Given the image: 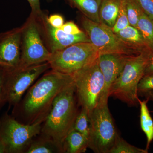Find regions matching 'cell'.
<instances>
[{"mask_svg":"<svg viewBox=\"0 0 153 153\" xmlns=\"http://www.w3.org/2000/svg\"><path fill=\"white\" fill-rule=\"evenodd\" d=\"M74 82L72 74L51 69L29 88L22 102L16 106L27 124L43 123L51 110L55 98Z\"/></svg>","mask_w":153,"mask_h":153,"instance_id":"6da1fadb","label":"cell"},{"mask_svg":"<svg viewBox=\"0 0 153 153\" xmlns=\"http://www.w3.org/2000/svg\"><path fill=\"white\" fill-rule=\"evenodd\" d=\"M76 97V88L73 82L57 96L42 124L41 134L53 140L63 152L64 140L73 128L78 114Z\"/></svg>","mask_w":153,"mask_h":153,"instance_id":"7a4b0ae2","label":"cell"},{"mask_svg":"<svg viewBox=\"0 0 153 153\" xmlns=\"http://www.w3.org/2000/svg\"><path fill=\"white\" fill-rule=\"evenodd\" d=\"M146 64L145 53L129 55L119 76L110 89L109 95L114 97L129 106L139 104L138 86L144 76Z\"/></svg>","mask_w":153,"mask_h":153,"instance_id":"3957f363","label":"cell"},{"mask_svg":"<svg viewBox=\"0 0 153 153\" xmlns=\"http://www.w3.org/2000/svg\"><path fill=\"white\" fill-rule=\"evenodd\" d=\"M108 103H98L89 112L88 148L94 153H109L118 134Z\"/></svg>","mask_w":153,"mask_h":153,"instance_id":"277c9868","label":"cell"},{"mask_svg":"<svg viewBox=\"0 0 153 153\" xmlns=\"http://www.w3.org/2000/svg\"><path fill=\"white\" fill-rule=\"evenodd\" d=\"M99 56L91 42H80L52 53L48 62L52 70L72 74L93 63Z\"/></svg>","mask_w":153,"mask_h":153,"instance_id":"5b68a950","label":"cell"},{"mask_svg":"<svg viewBox=\"0 0 153 153\" xmlns=\"http://www.w3.org/2000/svg\"><path fill=\"white\" fill-rule=\"evenodd\" d=\"M97 59L72 74L78 103L89 112L98 104L104 87V77Z\"/></svg>","mask_w":153,"mask_h":153,"instance_id":"8992f818","label":"cell"},{"mask_svg":"<svg viewBox=\"0 0 153 153\" xmlns=\"http://www.w3.org/2000/svg\"><path fill=\"white\" fill-rule=\"evenodd\" d=\"M42 123H20L6 113L0 118V138L5 145L7 153H25L34 138L40 134Z\"/></svg>","mask_w":153,"mask_h":153,"instance_id":"52a82bcc","label":"cell"},{"mask_svg":"<svg viewBox=\"0 0 153 153\" xmlns=\"http://www.w3.org/2000/svg\"><path fill=\"white\" fill-rule=\"evenodd\" d=\"M80 22L85 33L100 55L117 53L126 55L139 54L120 40L112 28L96 23L82 16Z\"/></svg>","mask_w":153,"mask_h":153,"instance_id":"ba28073f","label":"cell"},{"mask_svg":"<svg viewBox=\"0 0 153 153\" xmlns=\"http://www.w3.org/2000/svg\"><path fill=\"white\" fill-rule=\"evenodd\" d=\"M22 27V53L19 67L48 62L52 53L42 40L35 16L30 13Z\"/></svg>","mask_w":153,"mask_h":153,"instance_id":"9c48e42d","label":"cell"},{"mask_svg":"<svg viewBox=\"0 0 153 153\" xmlns=\"http://www.w3.org/2000/svg\"><path fill=\"white\" fill-rule=\"evenodd\" d=\"M50 68L48 62L25 67H18L5 72V86L7 102L15 106L23 94L41 74Z\"/></svg>","mask_w":153,"mask_h":153,"instance_id":"30bf717a","label":"cell"},{"mask_svg":"<svg viewBox=\"0 0 153 153\" xmlns=\"http://www.w3.org/2000/svg\"><path fill=\"white\" fill-rule=\"evenodd\" d=\"M48 16L47 13L43 10L35 16L42 40L51 53L76 43L91 42L85 32H82L78 35H69L64 33L60 28L52 27L47 21Z\"/></svg>","mask_w":153,"mask_h":153,"instance_id":"8fae6325","label":"cell"},{"mask_svg":"<svg viewBox=\"0 0 153 153\" xmlns=\"http://www.w3.org/2000/svg\"><path fill=\"white\" fill-rule=\"evenodd\" d=\"M22 33L21 26L0 34V69L9 72L19 67Z\"/></svg>","mask_w":153,"mask_h":153,"instance_id":"7c38bea8","label":"cell"},{"mask_svg":"<svg viewBox=\"0 0 153 153\" xmlns=\"http://www.w3.org/2000/svg\"><path fill=\"white\" fill-rule=\"evenodd\" d=\"M128 56L117 53L101 54L99 56L98 65L104 77L105 84L98 103L108 102L110 89L122 71Z\"/></svg>","mask_w":153,"mask_h":153,"instance_id":"4fadbf2b","label":"cell"},{"mask_svg":"<svg viewBox=\"0 0 153 153\" xmlns=\"http://www.w3.org/2000/svg\"><path fill=\"white\" fill-rule=\"evenodd\" d=\"M115 34L125 44L138 53L148 47L139 30L131 25H128Z\"/></svg>","mask_w":153,"mask_h":153,"instance_id":"5bb4252c","label":"cell"},{"mask_svg":"<svg viewBox=\"0 0 153 153\" xmlns=\"http://www.w3.org/2000/svg\"><path fill=\"white\" fill-rule=\"evenodd\" d=\"M72 7L79 10L83 16L96 23H101L99 10L102 0H65Z\"/></svg>","mask_w":153,"mask_h":153,"instance_id":"9a60e30c","label":"cell"},{"mask_svg":"<svg viewBox=\"0 0 153 153\" xmlns=\"http://www.w3.org/2000/svg\"><path fill=\"white\" fill-rule=\"evenodd\" d=\"M88 148V139L74 128L69 132L63 143V153H83Z\"/></svg>","mask_w":153,"mask_h":153,"instance_id":"2e32d148","label":"cell"},{"mask_svg":"<svg viewBox=\"0 0 153 153\" xmlns=\"http://www.w3.org/2000/svg\"><path fill=\"white\" fill-rule=\"evenodd\" d=\"M121 0H102L99 10L101 23L112 28L117 19Z\"/></svg>","mask_w":153,"mask_h":153,"instance_id":"e0dca14e","label":"cell"},{"mask_svg":"<svg viewBox=\"0 0 153 153\" xmlns=\"http://www.w3.org/2000/svg\"><path fill=\"white\" fill-rule=\"evenodd\" d=\"M41 134L37 139H33L25 153H63L61 148L49 137Z\"/></svg>","mask_w":153,"mask_h":153,"instance_id":"ac0fdd59","label":"cell"},{"mask_svg":"<svg viewBox=\"0 0 153 153\" xmlns=\"http://www.w3.org/2000/svg\"><path fill=\"white\" fill-rule=\"evenodd\" d=\"M148 99L139 100L140 106V123L141 128L147 138V144L146 149L149 150L151 143L153 140V120L148 108Z\"/></svg>","mask_w":153,"mask_h":153,"instance_id":"d6986e66","label":"cell"},{"mask_svg":"<svg viewBox=\"0 0 153 153\" xmlns=\"http://www.w3.org/2000/svg\"><path fill=\"white\" fill-rule=\"evenodd\" d=\"M137 28L141 33L148 47H153V20L143 13L139 19Z\"/></svg>","mask_w":153,"mask_h":153,"instance_id":"ffe728a7","label":"cell"},{"mask_svg":"<svg viewBox=\"0 0 153 153\" xmlns=\"http://www.w3.org/2000/svg\"><path fill=\"white\" fill-rule=\"evenodd\" d=\"M146 150L131 145L118 134L109 153H148Z\"/></svg>","mask_w":153,"mask_h":153,"instance_id":"44dd1931","label":"cell"},{"mask_svg":"<svg viewBox=\"0 0 153 153\" xmlns=\"http://www.w3.org/2000/svg\"><path fill=\"white\" fill-rule=\"evenodd\" d=\"M81 111L76 118L73 128L85 136L88 139L89 132V112L85 108L81 107Z\"/></svg>","mask_w":153,"mask_h":153,"instance_id":"7402d4cb","label":"cell"},{"mask_svg":"<svg viewBox=\"0 0 153 153\" xmlns=\"http://www.w3.org/2000/svg\"><path fill=\"white\" fill-rule=\"evenodd\" d=\"M127 13L129 25L137 28L140 17L143 13L136 0H126Z\"/></svg>","mask_w":153,"mask_h":153,"instance_id":"603a6c76","label":"cell"},{"mask_svg":"<svg viewBox=\"0 0 153 153\" xmlns=\"http://www.w3.org/2000/svg\"><path fill=\"white\" fill-rule=\"evenodd\" d=\"M129 25L127 13L126 0H121L117 19L112 30L114 33H117Z\"/></svg>","mask_w":153,"mask_h":153,"instance_id":"cb8c5ba5","label":"cell"},{"mask_svg":"<svg viewBox=\"0 0 153 153\" xmlns=\"http://www.w3.org/2000/svg\"><path fill=\"white\" fill-rule=\"evenodd\" d=\"M153 90V74L144 75L138 86V93L143 94Z\"/></svg>","mask_w":153,"mask_h":153,"instance_id":"d4e9b609","label":"cell"},{"mask_svg":"<svg viewBox=\"0 0 153 153\" xmlns=\"http://www.w3.org/2000/svg\"><path fill=\"white\" fill-rule=\"evenodd\" d=\"M7 102L5 86V72L0 69V110Z\"/></svg>","mask_w":153,"mask_h":153,"instance_id":"484cf974","label":"cell"},{"mask_svg":"<svg viewBox=\"0 0 153 153\" xmlns=\"http://www.w3.org/2000/svg\"><path fill=\"white\" fill-rule=\"evenodd\" d=\"M142 52L145 53L146 58L144 75L153 74V47H147Z\"/></svg>","mask_w":153,"mask_h":153,"instance_id":"4316f807","label":"cell"},{"mask_svg":"<svg viewBox=\"0 0 153 153\" xmlns=\"http://www.w3.org/2000/svg\"><path fill=\"white\" fill-rule=\"evenodd\" d=\"M143 12L153 20V0H136Z\"/></svg>","mask_w":153,"mask_h":153,"instance_id":"83f0119b","label":"cell"},{"mask_svg":"<svg viewBox=\"0 0 153 153\" xmlns=\"http://www.w3.org/2000/svg\"><path fill=\"white\" fill-rule=\"evenodd\" d=\"M60 28L64 33L69 35H78L83 32L74 22L71 21L64 23Z\"/></svg>","mask_w":153,"mask_h":153,"instance_id":"f1b7e54d","label":"cell"},{"mask_svg":"<svg viewBox=\"0 0 153 153\" xmlns=\"http://www.w3.org/2000/svg\"><path fill=\"white\" fill-rule=\"evenodd\" d=\"M47 21L54 27L60 28L64 24V18L59 14H53L47 17Z\"/></svg>","mask_w":153,"mask_h":153,"instance_id":"f546056e","label":"cell"},{"mask_svg":"<svg viewBox=\"0 0 153 153\" xmlns=\"http://www.w3.org/2000/svg\"><path fill=\"white\" fill-rule=\"evenodd\" d=\"M30 4L31 7V13L35 16H37L38 14L41 13L42 12L41 8L40 0H27Z\"/></svg>","mask_w":153,"mask_h":153,"instance_id":"4dcf8cb0","label":"cell"},{"mask_svg":"<svg viewBox=\"0 0 153 153\" xmlns=\"http://www.w3.org/2000/svg\"><path fill=\"white\" fill-rule=\"evenodd\" d=\"M143 94L145 96L147 99L153 102V90L148 91L146 93L144 94Z\"/></svg>","mask_w":153,"mask_h":153,"instance_id":"1f68e13d","label":"cell"},{"mask_svg":"<svg viewBox=\"0 0 153 153\" xmlns=\"http://www.w3.org/2000/svg\"><path fill=\"white\" fill-rule=\"evenodd\" d=\"M0 153H7L5 145L0 138Z\"/></svg>","mask_w":153,"mask_h":153,"instance_id":"d6a6232c","label":"cell"},{"mask_svg":"<svg viewBox=\"0 0 153 153\" xmlns=\"http://www.w3.org/2000/svg\"><path fill=\"white\" fill-rule=\"evenodd\" d=\"M47 1H52V0H46Z\"/></svg>","mask_w":153,"mask_h":153,"instance_id":"836d02e7","label":"cell"},{"mask_svg":"<svg viewBox=\"0 0 153 153\" xmlns=\"http://www.w3.org/2000/svg\"></svg>","mask_w":153,"mask_h":153,"instance_id":"e575fe53","label":"cell"}]
</instances>
